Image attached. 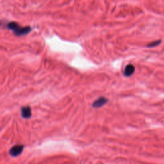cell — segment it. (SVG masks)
<instances>
[{"instance_id":"277c9868","label":"cell","mask_w":164,"mask_h":164,"mask_svg":"<svg viewBox=\"0 0 164 164\" xmlns=\"http://www.w3.org/2000/svg\"><path fill=\"white\" fill-rule=\"evenodd\" d=\"M135 71V67L132 64H128L125 67L124 70V75L126 77H130L132 76Z\"/></svg>"},{"instance_id":"7a4b0ae2","label":"cell","mask_w":164,"mask_h":164,"mask_svg":"<svg viewBox=\"0 0 164 164\" xmlns=\"http://www.w3.org/2000/svg\"><path fill=\"white\" fill-rule=\"evenodd\" d=\"M23 149H24V146L23 145H15L10 149L9 153L12 157H16L21 154Z\"/></svg>"},{"instance_id":"3957f363","label":"cell","mask_w":164,"mask_h":164,"mask_svg":"<svg viewBox=\"0 0 164 164\" xmlns=\"http://www.w3.org/2000/svg\"><path fill=\"white\" fill-rule=\"evenodd\" d=\"M107 102H108V99H106L105 97H100L93 103L92 106L94 108H100L101 106L106 105Z\"/></svg>"},{"instance_id":"6da1fadb","label":"cell","mask_w":164,"mask_h":164,"mask_svg":"<svg viewBox=\"0 0 164 164\" xmlns=\"http://www.w3.org/2000/svg\"><path fill=\"white\" fill-rule=\"evenodd\" d=\"M7 27L9 29L12 30L14 34L17 36L25 35L31 32V28L30 27H22L16 22H10L7 25Z\"/></svg>"},{"instance_id":"8992f818","label":"cell","mask_w":164,"mask_h":164,"mask_svg":"<svg viewBox=\"0 0 164 164\" xmlns=\"http://www.w3.org/2000/svg\"><path fill=\"white\" fill-rule=\"evenodd\" d=\"M161 43V41L160 40H158V41H153L152 42H151L149 44H148L147 45V48H154V47L158 46L159 44Z\"/></svg>"},{"instance_id":"5b68a950","label":"cell","mask_w":164,"mask_h":164,"mask_svg":"<svg viewBox=\"0 0 164 164\" xmlns=\"http://www.w3.org/2000/svg\"><path fill=\"white\" fill-rule=\"evenodd\" d=\"M21 116L23 118L29 119L32 116V111L30 106H24L21 108Z\"/></svg>"}]
</instances>
